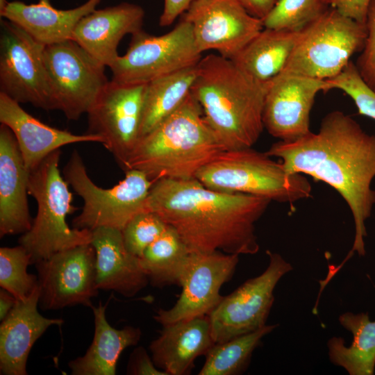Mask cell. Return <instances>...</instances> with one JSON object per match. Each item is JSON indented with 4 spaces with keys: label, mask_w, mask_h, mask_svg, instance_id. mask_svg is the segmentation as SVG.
Here are the masks:
<instances>
[{
    "label": "cell",
    "mask_w": 375,
    "mask_h": 375,
    "mask_svg": "<svg viewBox=\"0 0 375 375\" xmlns=\"http://www.w3.org/2000/svg\"><path fill=\"white\" fill-rule=\"evenodd\" d=\"M204 186L219 192L243 193L292 203L311 195L302 174H290L281 162L251 147L226 149L196 174Z\"/></svg>",
    "instance_id": "6"
},
{
    "label": "cell",
    "mask_w": 375,
    "mask_h": 375,
    "mask_svg": "<svg viewBox=\"0 0 375 375\" xmlns=\"http://www.w3.org/2000/svg\"><path fill=\"white\" fill-rule=\"evenodd\" d=\"M365 25L367 38L356 65L363 81L375 91V0H371Z\"/></svg>",
    "instance_id": "35"
},
{
    "label": "cell",
    "mask_w": 375,
    "mask_h": 375,
    "mask_svg": "<svg viewBox=\"0 0 375 375\" xmlns=\"http://www.w3.org/2000/svg\"><path fill=\"white\" fill-rule=\"evenodd\" d=\"M39 285L15 306L1 321L0 372L4 375H26V362L32 347L52 325H60L62 319L42 316L38 310Z\"/></svg>",
    "instance_id": "20"
},
{
    "label": "cell",
    "mask_w": 375,
    "mask_h": 375,
    "mask_svg": "<svg viewBox=\"0 0 375 375\" xmlns=\"http://www.w3.org/2000/svg\"><path fill=\"white\" fill-rule=\"evenodd\" d=\"M340 325L351 333L349 346L341 337H333L327 342L331 363L344 368L349 375H373L375 369V321L367 312H346L338 317Z\"/></svg>",
    "instance_id": "27"
},
{
    "label": "cell",
    "mask_w": 375,
    "mask_h": 375,
    "mask_svg": "<svg viewBox=\"0 0 375 375\" xmlns=\"http://www.w3.org/2000/svg\"><path fill=\"white\" fill-rule=\"evenodd\" d=\"M181 18L191 24L201 53L215 50L231 60L264 28L239 0H194Z\"/></svg>",
    "instance_id": "16"
},
{
    "label": "cell",
    "mask_w": 375,
    "mask_h": 375,
    "mask_svg": "<svg viewBox=\"0 0 375 375\" xmlns=\"http://www.w3.org/2000/svg\"><path fill=\"white\" fill-rule=\"evenodd\" d=\"M327 81L332 89H339L351 97L360 115L375 120V91L363 81L351 60L339 74Z\"/></svg>",
    "instance_id": "34"
},
{
    "label": "cell",
    "mask_w": 375,
    "mask_h": 375,
    "mask_svg": "<svg viewBox=\"0 0 375 375\" xmlns=\"http://www.w3.org/2000/svg\"><path fill=\"white\" fill-rule=\"evenodd\" d=\"M270 83L252 78L220 55L201 59L191 93L226 149L250 148L258 141Z\"/></svg>",
    "instance_id": "3"
},
{
    "label": "cell",
    "mask_w": 375,
    "mask_h": 375,
    "mask_svg": "<svg viewBox=\"0 0 375 375\" xmlns=\"http://www.w3.org/2000/svg\"><path fill=\"white\" fill-rule=\"evenodd\" d=\"M149 349L155 365L168 375L188 374L195 359L215 344L208 315L162 325Z\"/></svg>",
    "instance_id": "23"
},
{
    "label": "cell",
    "mask_w": 375,
    "mask_h": 375,
    "mask_svg": "<svg viewBox=\"0 0 375 375\" xmlns=\"http://www.w3.org/2000/svg\"><path fill=\"white\" fill-rule=\"evenodd\" d=\"M327 5L342 15L365 24L371 0H325Z\"/></svg>",
    "instance_id": "37"
},
{
    "label": "cell",
    "mask_w": 375,
    "mask_h": 375,
    "mask_svg": "<svg viewBox=\"0 0 375 375\" xmlns=\"http://www.w3.org/2000/svg\"><path fill=\"white\" fill-rule=\"evenodd\" d=\"M190 253L177 231L168 225L162 235L146 249L140 262L153 285L161 288L178 285Z\"/></svg>",
    "instance_id": "29"
},
{
    "label": "cell",
    "mask_w": 375,
    "mask_h": 375,
    "mask_svg": "<svg viewBox=\"0 0 375 375\" xmlns=\"http://www.w3.org/2000/svg\"><path fill=\"white\" fill-rule=\"evenodd\" d=\"M95 261V250L91 243L37 261L40 307L44 310L80 304L91 307L92 298L99 293Z\"/></svg>",
    "instance_id": "15"
},
{
    "label": "cell",
    "mask_w": 375,
    "mask_h": 375,
    "mask_svg": "<svg viewBox=\"0 0 375 375\" xmlns=\"http://www.w3.org/2000/svg\"><path fill=\"white\" fill-rule=\"evenodd\" d=\"M101 1L88 0L78 7L62 10L53 7L50 0H38L31 4L13 1L8 3L0 16L46 46L72 40L79 21L94 10Z\"/></svg>",
    "instance_id": "24"
},
{
    "label": "cell",
    "mask_w": 375,
    "mask_h": 375,
    "mask_svg": "<svg viewBox=\"0 0 375 375\" xmlns=\"http://www.w3.org/2000/svg\"><path fill=\"white\" fill-rule=\"evenodd\" d=\"M107 304L99 303L90 307L94 316V335L91 345L83 356L71 360L68 366L74 375H115L122 352L136 345L142 332L139 328L125 326L116 329L106 317Z\"/></svg>",
    "instance_id": "25"
},
{
    "label": "cell",
    "mask_w": 375,
    "mask_h": 375,
    "mask_svg": "<svg viewBox=\"0 0 375 375\" xmlns=\"http://www.w3.org/2000/svg\"><path fill=\"white\" fill-rule=\"evenodd\" d=\"M194 0H164L162 12L159 18L160 26H168L183 15Z\"/></svg>",
    "instance_id": "38"
},
{
    "label": "cell",
    "mask_w": 375,
    "mask_h": 375,
    "mask_svg": "<svg viewBox=\"0 0 375 375\" xmlns=\"http://www.w3.org/2000/svg\"><path fill=\"white\" fill-rule=\"evenodd\" d=\"M269 264L260 275L249 278L224 297L208 315L212 339L223 342L266 325L278 281L293 269L279 253L267 251Z\"/></svg>",
    "instance_id": "12"
},
{
    "label": "cell",
    "mask_w": 375,
    "mask_h": 375,
    "mask_svg": "<svg viewBox=\"0 0 375 375\" xmlns=\"http://www.w3.org/2000/svg\"><path fill=\"white\" fill-rule=\"evenodd\" d=\"M144 15L142 7L128 2L96 8L79 21L72 40L110 67L119 56L117 47L122 39L142 30Z\"/></svg>",
    "instance_id": "18"
},
{
    "label": "cell",
    "mask_w": 375,
    "mask_h": 375,
    "mask_svg": "<svg viewBox=\"0 0 375 375\" xmlns=\"http://www.w3.org/2000/svg\"><path fill=\"white\" fill-rule=\"evenodd\" d=\"M8 3V1L7 0H0V12L3 11Z\"/></svg>",
    "instance_id": "41"
},
{
    "label": "cell",
    "mask_w": 375,
    "mask_h": 375,
    "mask_svg": "<svg viewBox=\"0 0 375 375\" xmlns=\"http://www.w3.org/2000/svg\"><path fill=\"white\" fill-rule=\"evenodd\" d=\"M44 54L56 110L78 120L108 83L106 66L73 40L46 45Z\"/></svg>",
    "instance_id": "10"
},
{
    "label": "cell",
    "mask_w": 375,
    "mask_h": 375,
    "mask_svg": "<svg viewBox=\"0 0 375 375\" xmlns=\"http://www.w3.org/2000/svg\"><path fill=\"white\" fill-rule=\"evenodd\" d=\"M91 244L95 250L99 290H113L131 297L147 286L149 280L140 258L127 250L122 231L110 227L92 230Z\"/></svg>",
    "instance_id": "22"
},
{
    "label": "cell",
    "mask_w": 375,
    "mask_h": 375,
    "mask_svg": "<svg viewBox=\"0 0 375 375\" xmlns=\"http://www.w3.org/2000/svg\"><path fill=\"white\" fill-rule=\"evenodd\" d=\"M28 171L16 138L0 126V237L23 234L31 227L27 194Z\"/></svg>",
    "instance_id": "21"
},
{
    "label": "cell",
    "mask_w": 375,
    "mask_h": 375,
    "mask_svg": "<svg viewBox=\"0 0 375 375\" xmlns=\"http://www.w3.org/2000/svg\"><path fill=\"white\" fill-rule=\"evenodd\" d=\"M44 45L24 29L1 20L0 92L19 103L56 110L45 65Z\"/></svg>",
    "instance_id": "11"
},
{
    "label": "cell",
    "mask_w": 375,
    "mask_h": 375,
    "mask_svg": "<svg viewBox=\"0 0 375 375\" xmlns=\"http://www.w3.org/2000/svg\"><path fill=\"white\" fill-rule=\"evenodd\" d=\"M281 160L290 174L310 176L334 188L350 208L355 225L353 246L335 270L355 252L365 255V221L375 204V135L366 133L351 116L340 110L326 114L319 131L291 142L279 140L266 151Z\"/></svg>",
    "instance_id": "1"
},
{
    "label": "cell",
    "mask_w": 375,
    "mask_h": 375,
    "mask_svg": "<svg viewBox=\"0 0 375 375\" xmlns=\"http://www.w3.org/2000/svg\"><path fill=\"white\" fill-rule=\"evenodd\" d=\"M277 326L266 324L253 332L215 343L205 355L206 362L199 375H235L243 372L262 338Z\"/></svg>",
    "instance_id": "30"
},
{
    "label": "cell",
    "mask_w": 375,
    "mask_h": 375,
    "mask_svg": "<svg viewBox=\"0 0 375 375\" xmlns=\"http://www.w3.org/2000/svg\"><path fill=\"white\" fill-rule=\"evenodd\" d=\"M168 224L151 211H144L133 217L122 231L127 250L140 258L146 249L165 231Z\"/></svg>",
    "instance_id": "33"
},
{
    "label": "cell",
    "mask_w": 375,
    "mask_h": 375,
    "mask_svg": "<svg viewBox=\"0 0 375 375\" xmlns=\"http://www.w3.org/2000/svg\"><path fill=\"white\" fill-rule=\"evenodd\" d=\"M239 261V255L220 251L190 253L179 279L182 288L170 309H159L153 319L162 325L208 315L220 303L219 291L228 281Z\"/></svg>",
    "instance_id": "14"
},
{
    "label": "cell",
    "mask_w": 375,
    "mask_h": 375,
    "mask_svg": "<svg viewBox=\"0 0 375 375\" xmlns=\"http://www.w3.org/2000/svg\"><path fill=\"white\" fill-rule=\"evenodd\" d=\"M60 149L46 157L28 172V192L38 210L31 228L19 239L32 262L47 259L61 251L90 244L92 231L71 228L67 216L76 210L69 184L59 169Z\"/></svg>",
    "instance_id": "5"
},
{
    "label": "cell",
    "mask_w": 375,
    "mask_h": 375,
    "mask_svg": "<svg viewBox=\"0 0 375 375\" xmlns=\"http://www.w3.org/2000/svg\"><path fill=\"white\" fill-rule=\"evenodd\" d=\"M63 177L83 201L81 213L72 221L73 228L90 231L99 227L122 231L133 217L147 211V198L156 182L144 172L131 169L125 171V177L116 185L99 187L90 178L76 150L63 169Z\"/></svg>",
    "instance_id": "7"
},
{
    "label": "cell",
    "mask_w": 375,
    "mask_h": 375,
    "mask_svg": "<svg viewBox=\"0 0 375 375\" xmlns=\"http://www.w3.org/2000/svg\"><path fill=\"white\" fill-rule=\"evenodd\" d=\"M17 299L8 291L0 290V320L2 321L12 310Z\"/></svg>",
    "instance_id": "40"
},
{
    "label": "cell",
    "mask_w": 375,
    "mask_h": 375,
    "mask_svg": "<svg viewBox=\"0 0 375 375\" xmlns=\"http://www.w3.org/2000/svg\"><path fill=\"white\" fill-rule=\"evenodd\" d=\"M127 374L133 375H168L158 369L146 350L140 347L131 354L127 367Z\"/></svg>",
    "instance_id": "36"
},
{
    "label": "cell",
    "mask_w": 375,
    "mask_h": 375,
    "mask_svg": "<svg viewBox=\"0 0 375 375\" xmlns=\"http://www.w3.org/2000/svg\"><path fill=\"white\" fill-rule=\"evenodd\" d=\"M367 35L365 24L335 8L328 9L303 29L281 73L332 78L345 68L353 53L362 50Z\"/></svg>",
    "instance_id": "8"
},
{
    "label": "cell",
    "mask_w": 375,
    "mask_h": 375,
    "mask_svg": "<svg viewBox=\"0 0 375 375\" xmlns=\"http://www.w3.org/2000/svg\"><path fill=\"white\" fill-rule=\"evenodd\" d=\"M328 7L325 0H279L262 19L263 26L301 31L318 19Z\"/></svg>",
    "instance_id": "32"
},
{
    "label": "cell",
    "mask_w": 375,
    "mask_h": 375,
    "mask_svg": "<svg viewBox=\"0 0 375 375\" xmlns=\"http://www.w3.org/2000/svg\"><path fill=\"white\" fill-rule=\"evenodd\" d=\"M146 85L109 81L87 113L88 133L103 139L124 170L140 137Z\"/></svg>",
    "instance_id": "13"
},
{
    "label": "cell",
    "mask_w": 375,
    "mask_h": 375,
    "mask_svg": "<svg viewBox=\"0 0 375 375\" xmlns=\"http://www.w3.org/2000/svg\"><path fill=\"white\" fill-rule=\"evenodd\" d=\"M31 257L20 244L0 249V285L17 300L26 298L38 286V276L27 272Z\"/></svg>",
    "instance_id": "31"
},
{
    "label": "cell",
    "mask_w": 375,
    "mask_h": 375,
    "mask_svg": "<svg viewBox=\"0 0 375 375\" xmlns=\"http://www.w3.org/2000/svg\"><path fill=\"white\" fill-rule=\"evenodd\" d=\"M252 16L262 19L279 0H239Z\"/></svg>",
    "instance_id": "39"
},
{
    "label": "cell",
    "mask_w": 375,
    "mask_h": 375,
    "mask_svg": "<svg viewBox=\"0 0 375 375\" xmlns=\"http://www.w3.org/2000/svg\"><path fill=\"white\" fill-rule=\"evenodd\" d=\"M271 201L215 191L196 178H162L149 191L147 210L172 226L190 253L253 255L260 249L255 224Z\"/></svg>",
    "instance_id": "2"
},
{
    "label": "cell",
    "mask_w": 375,
    "mask_h": 375,
    "mask_svg": "<svg viewBox=\"0 0 375 375\" xmlns=\"http://www.w3.org/2000/svg\"><path fill=\"white\" fill-rule=\"evenodd\" d=\"M302 31L265 28L231 60L252 78L270 81L284 69Z\"/></svg>",
    "instance_id": "26"
},
{
    "label": "cell",
    "mask_w": 375,
    "mask_h": 375,
    "mask_svg": "<svg viewBox=\"0 0 375 375\" xmlns=\"http://www.w3.org/2000/svg\"><path fill=\"white\" fill-rule=\"evenodd\" d=\"M224 150L190 93L177 110L139 139L124 171L138 169L155 181L195 178L203 166Z\"/></svg>",
    "instance_id": "4"
},
{
    "label": "cell",
    "mask_w": 375,
    "mask_h": 375,
    "mask_svg": "<svg viewBox=\"0 0 375 375\" xmlns=\"http://www.w3.org/2000/svg\"><path fill=\"white\" fill-rule=\"evenodd\" d=\"M332 90L327 80L280 73L271 80L262 112L264 128L281 141L296 140L310 132L316 95Z\"/></svg>",
    "instance_id": "17"
},
{
    "label": "cell",
    "mask_w": 375,
    "mask_h": 375,
    "mask_svg": "<svg viewBox=\"0 0 375 375\" xmlns=\"http://www.w3.org/2000/svg\"><path fill=\"white\" fill-rule=\"evenodd\" d=\"M0 122L13 133L28 172L63 146L80 142L104 144L103 139L97 135L88 133L77 135L43 123L24 110L19 103L2 92H0Z\"/></svg>",
    "instance_id": "19"
},
{
    "label": "cell",
    "mask_w": 375,
    "mask_h": 375,
    "mask_svg": "<svg viewBox=\"0 0 375 375\" xmlns=\"http://www.w3.org/2000/svg\"><path fill=\"white\" fill-rule=\"evenodd\" d=\"M197 65L161 76L147 83L140 137L177 110L190 94Z\"/></svg>",
    "instance_id": "28"
},
{
    "label": "cell",
    "mask_w": 375,
    "mask_h": 375,
    "mask_svg": "<svg viewBox=\"0 0 375 375\" xmlns=\"http://www.w3.org/2000/svg\"><path fill=\"white\" fill-rule=\"evenodd\" d=\"M191 24L182 19L169 32L133 34L126 53L109 67L112 80L131 84L148 83L161 76L196 66L202 58Z\"/></svg>",
    "instance_id": "9"
}]
</instances>
